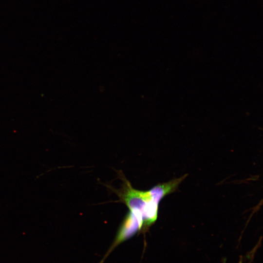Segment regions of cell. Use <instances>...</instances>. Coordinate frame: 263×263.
Instances as JSON below:
<instances>
[{"instance_id": "obj_1", "label": "cell", "mask_w": 263, "mask_h": 263, "mask_svg": "<svg viewBox=\"0 0 263 263\" xmlns=\"http://www.w3.org/2000/svg\"><path fill=\"white\" fill-rule=\"evenodd\" d=\"M143 220L138 213L129 211L126 215L115 237V240L100 263L118 244L130 239L138 232H141Z\"/></svg>"}]
</instances>
